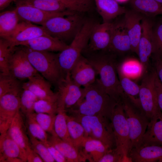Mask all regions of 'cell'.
Masks as SVG:
<instances>
[{
    "mask_svg": "<svg viewBox=\"0 0 162 162\" xmlns=\"http://www.w3.org/2000/svg\"><path fill=\"white\" fill-rule=\"evenodd\" d=\"M129 157L134 162H162V146H141L131 149Z\"/></svg>",
    "mask_w": 162,
    "mask_h": 162,
    "instance_id": "cb8c5ba5",
    "label": "cell"
},
{
    "mask_svg": "<svg viewBox=\"0 0 162 162\" xmlns=\"http://www.w3.org/2000/svg\"><path fill=\"white\" fill-rule=\"evenodd\" d=\"M38 99L31 91L22 88L20 95V111L24 116L34 112V105Z\"/></svg>",
    "mask_w": 162,
    "mask_h": 162,
    "instance_id": "f35d334b",
    "label": "cell"
},
{
    "mask_svg": "<svg viewBox=\"0 0 162 162\" xmlns=\"http://www.w3.org/2000/svg\"><path fill=\"white\" fill-rule=\"evenodd\" d=\"M57 88L58 107L64 109L66 111L76 104L83 93V88L73 81L70 72L66 74Z\"/></svg>",
    "mask_w": 162,
    "mask_h": 162,
    "instance_id": "30bf717a",
    "label": "cell"
},
{
    "mask_svg": "<svg viewBox=\"0 0 162 162\" xmlns=\"http://www.w3.org/2000/svg\"><path fill=\"white\" fill-rule=\"evenodd\" d=\"M155 0L156 1L159 3H162V0Z\"/></svg>",
    "mask_w": 162,
    "mask_h": 162,
    "instance_id": "f5cc1de1",
    "label": "cell"
},
{
    "mask_svg": "<svg viewBox=\"0 0 162 162\" xmlns=\"http://www.w3.org/2000/svg\"><path fill=\"white\" fill-rule=\"evenodd\" d=\"M154 67L157 76L162 84V59L154 61Z\"/></svg>",
    "mask_w": 162,
    "mask_h": 162,
    "instance_id": "681fc988",
    "label": "cell"
},
{
    "mask_svg": "<svg viewBox=\"0 0 162 162\" xmlns=\"http://www.w3.org/2000/svg\"><path fill=\"white\" fill-rule=\"evenodd\" d=\"M117 69L130 78L143 76L142 68L140 62L134 59H128L117 64Z\"/></svg>",
    "mask_w": 162,
    "mask_h": 162,
    "instance_id": "74e56055",
    "label": "cell"
},
{
    "mask_svg": "<svg viewBox=\"0 0 162 162\" xmlns=\"http://www.w3.org/2000/svg\"><path fill=\"white\" fill-rule=\"evenodd\" d=\"M124 156L116 148L109 149L98 162H123Z\"/></svg>",
    "mask_w": 162,
    "mask_h": 162,
    "instance_id": "f6af8a7d",
    "label": "cell"
},
{
    "mask_svg": "<svg viewBox=\"0 0 162 162\" xmlns=\"http://www.w3.org/2000/svg\"><path fill=\"white\" fill-rule=\"evenodd\" d=\"M28 80L27 82L23 83V88L31 91L39 99L58 101L57 92L52 91L51 83L39 73Z\"/></svg>",
    "mask_w": 162,
    "mask_h": 162,
    "instance_id": "ffe728a7",
    "label": "cell"
},
{
    "mask_svg": "<svg viewBox=\"0 0 162 162\" xmlns=\"http://www.w3.org/2000/svg\"><path fill=\"white\" fill-rule=\"evenodd\" d=\"M27 160L28 162H43V160L32 148L27 152Z\"/></svg>",
    "mask_w": 162,
    "mask_h": 162,
    "instance_id": "c3c4849f",
    "label": "cell"
},
{
    "mask_svg": "<svg viewBox=\"0 0 162 162\" xmlns=\"http://www.w3.org/2000/svg\"><path fill=\"white\" fill-rule=\"evenodd\" d=\"M10 75L0 74V97L8 93L20 94L23 83Z\"/></svg>",
    "mask_w": 162,
    "mask_h": 162,
    "instance_id": "e575fe53",
    "label": "cell"
},
{
    "mask_svg": "<svg viewBox=\"0 0 162 162\" xmlns=\"http://www.w3.org/2000/svg\"><path fill=\"white\" fill-rule=\"evenodd\" d=\"M96 23L93 20H85L68 47L58 53L59 64L64 75L70 72L87 46Z\"/></svg>",
    "mask_w": 162,
    "mask_h": 162,
    "instance_id": "5b68a950",
    "label": "cell"
},
{
    "mask_svg": "<svg viewBox=\"0 0 162 162\" xmlns=\"http://www.w3.org/2000/svg\"><path fill=\"white\" fill-rule=\"evenodd\" d=\"M85 21L79 13H75L66 17L51 18L42 26L48 34L66 43L73 40Z\"/></svg>",
    "mask_w": 162,
    "mask_h": 162,
    "instance_id": "52a82bcc",
    "label": "cell"
},
{
    "mask_svg": "<svg viewBox=\"0 0 162 162\" xmlns=\"http://www.w3.org/2000/svg\"><path fill=\"white\" fill-rule=\"evenodd\" d=\"M15 47H13L8 40L0 38V74L3 75H10L9 63Z\"/></svg>",
    "mask_w": 162,
    "mask_h": 162,
    "instance_id": "836d02e7",
    "label": "cell"
},
{
    "mask_svg": "<svg viewBox=\"0 0 162 162\" xmlns=\"http://www.w3.org/2000/svg\"><path fill=\"white\" fill-rule=\"evenodd\" d=\"M28 135L32 148L40 156L44 162H56L43 142L30 135Z\"/></svg>",
    "mask_w": 162,
    "mask_h": 162,
    "instance_id": "7bdbcfd3",
    "label": "cell"
},
{
    "mask_svg": "<svg viewBox=\"0 0 162 162\" xmlns=\"http://www.w3.org/2000/svg\"><path fill=\"white\" fill-rule=\"evenodd\" d=\"M121 101L129 127L131 150L141 146L150 120L143 111L138 99L131 98L124 92Z\"/></svg>",
    "mask_w": 162,
    "mask_h": 162,
    "instance_id": "3957f363",
    "label": "cell"
},
{
    "mask_svg": "<svg viewBox=\"0 0 162 162\" xmlns=\"http://www.w3.org/2000/svg\"><path fill=\"white\" fill-rule=\"evenodd\" d=\"M145 145L162 146V112L150 121L142 139L141 146Z\"/></svg>",
    "mask_w": 162,
    "mask_h": 162,
    "instance_id": "4316f807",
    "label": "cell"
},
{
    "mask_svg": "<svg viewBox=\"0 0 162 162\" xmlns=\"http://www.w3.org/2000/svg\"><path fill=\"white\" fill-rule=\"evenodd\" d=\"M14 10L20 21L33 22L41 26L51 18L67 16L76 13L69 10L62 12H47L26 5L16 6Z\"/></svg>",
    "mask_w": 162,
    "mask_h": 162,
    "instance_id": "5bb4252c",
    "label": "cell"
},
{
    "mask_svg": "<svg viewBox=\"0 0 162 162\" xmlns=\"http://www.w3.org/2000/svg\"><path fill=\"white\" fill-rule=\"evenodd\" d=\"M131 8L143 15L153 18L162 15V3L155 0H130Z\"/></svg>",
    "mask_w": 162,
    "mask_h": 162,
    "instance_id": "f546056e",
    "label": "cell"
},
{
    "mask_svg": "<svg viewBox=\"0 0 162 162\" xmlns=\"http://www.w3.org/2000/svg\"><path fill=\"white\" fill-rule=\"evenodd\" d=\"M154 69L143 76L139 94V101L144 113L150 121L158 117L162 112L158 103L154 80Z\"/></svg>",
    "mask_w": 162,
    "mask_h": 162,
    "instance_id": "9c48e42d",
    "label": "cell"
},
{
    "mask_svg": "<svg viewBox=\"0 0 162 162\" xmlns=\"http://www.w3.org/2000/svg\"><path fill=\"white\" fill-rule=\"evenodd\" d=\"M66 112L64 109L58 108L54 122V130L56 135L59 138L74 146L68 131Z\"/></svg>",
    "mask_w": 162,
    "mask_h": 162,
    "instance_id": "d6a6232c",
    "label": "cell"
},
{
    "mask_svg": "<svg viewBox=\"0 0 162 162\" xmlns=\"http://www.w3.org/2000/svg\"><path fill=\"white\" fill-rule=\"evenodd\" d=\"M48 34L43 26L20 21L16 29L8 39L13 47L42 35ZM7 40V39H6Z\"/></svg>",
    "mask_w": 162,
    "mask_h": 162,
    "instance_id": "44dd1931",
    "label": "cell"
},
{
    "mask_svg": "<svg viewBox=\"0 0 162 162\" xmlns=\"http://www.w3.org/2000/svg\"><path fill=\"white\" fill-rule=\"evenodd\" d=\"M64 5L70 11L79 13L91 11L95 6L94 0H53Z\"/></svg>",
    "mask_w": 162,
    "mask_h": 162,
    "instance_id": "8d00e7d4",
    "label": "cell"
},
{
    "mask_svg": "<svg viewBox=\"0 0 162 162\" xmlns=\"http://www.w3.org/2000/svg\"><path fill=\"white\" fill-rule=\"evenodd\" d=\"M56 162H67L66 158L48 140L44 143Z\"/></svg>",
    "mask_w": 162,
    "mask_h": 162,
    "instance_id": "bcb514c9",
    "label": "cell"
},
{
    "mask_svg": "<svg viewBox=\"0 0 162 162\" xmlns=\"http://www.w3.org/2000/svg\"><path fill=\"white\" fill-rule=\"evenodd\" d=\"M26 154L8 132L0 134V162H27Z\"/></svg>",
    "mask_w": 162,
    "mask_h": 162,
    "instance_id": "e0dca14e",
    "label": "cell"
},
{
    "mask_svg": "<svg viewBox=\"0 0 162 162\" xmlns=\"http://www.w3.org/2000/svg\"><path fill=\"white\" fill-rule=\"evenodd\" d=\"M110 119L114 133L116 148L123 155V162H131L128 156L131 150L129 129L121 100L118 102Z\"/></svg>",
    "mask_w": 162,
    "mask_h": 162,
    "instance_id": "ba28073f",
    "label": "cell"
},
{
    "mask_svg": "<svg viewBox=\"0 0 162 162\" xmlns=\"http://www.w3.org/2000/svg\"><path fill=\"white\" fill-rule=\"evenodd\" d=\"M20 20L14 10L2 12L0 14V38L8 39L12 35Z\"/></svg>",
    "mask_w": 162,
    "mask_h": 162,
    "instance_id": "f1b7e54d",
    "label": "cell"
},
{
    "mask_svg": "<svg viewBox=\"0 0 162 162\" xmlns=\"http://www.w3.org/2000/svg\"><path fill=\"white\" fill-rule=\"evenodd\" d=\"M120 84L123 92L127 95L134 97L139 95L140 86L117 69Z\"/></svg>",
    "mask_w": 162,
    "mask_h": 162,
    "instance_id": "b9f144b4",
    "label": "cell"
},
{
    "mask_svg": "<svg viewBox=\"0 0 162 162\" xmlns=\"http://www.w3.org/2000/svg\"><path fill=\"white\" fill-rule=\"evenodd\" d=\"M20 45L32 50L50 52H60L68 46L64 42L48 34L39 36L22 43Z\"/></svg>",
    "mask_w": 162,
    "mask_h": 162,
    "instance_id": "603a6c76",
    "label": "cell"
},
{
    "mask_svg": "<svg viewBox=\"0 0 162 162\" xmlns=\"http://www.w3.org/2000/svg\"><path fill=\"white\" fill-rule=\"evenodd\" d=\"M154 85L158 98L159 107L162 112V84L160 82L156 73Z\"/></svg>",
    "mask_w": 162,
    "mask_h": 162,
    "instance_id": "7dc6e473",
    "label": "cell"
},
{
    "mask_svg": "<svg viewBox=\"0 0 162 162\" xmlns=\"http://www.w3.org/2000/svg\"><path fill=\"white\" fill-rule=\"evenodd\" d=\"M112 22L96 23L89 41L90 51H108L111 41Z\"/></svg>",
    "mask_w": 162,
    "mask_h": 162,
    "instance_id": "ac0fdd59",
    "label": "cell"
},
{
    "mask_svg": "<svg viewBox=\"0 0 162 162\" xmlns=\"http://www.w3.org/2000/svg\"><path fill=\"white\" fill-rule=\"evenodd\" d=\"M25 125L28 134L43 143L47 142L49 136L31 114L25 116Z\"/></svg>",
    "mask_w": 162,
    "mask_h": 162,
    "instance_id": "ab89813d",
    "label": "cell"
},
{
    "mask_svg": "<svg viewBox=\"0 0 162 162\" xmlns=\"http://www.w3.org/2000/svg\"><path fill=\"white\" fill-rule=\"evenodd\" d=\"M70 73L72 80L80 87L88 86L94 83L97 79L95 70L87 58L82 55Z\"/></svg>",
    "mask_w": 162,
    "mask_h": 162,
    "instance_id": "2e32d148",
    "label": "cell"
},
{
    "mask_svg": "<svg viewBox=\"0 0 162 162\" xmlns=\"http://www.w3.org/2000/svg\"><path fill=\"white\" fill-rule=\"evenodd\" d=\"M131 51L130 38L123 18L112 22L110 44L108 51L124 53Z\"/></svg>",
    "mask_w": 162,
    "mask_h": 162,
    "instance_id": "9a60e30c",
    "label": "cell"
},
{
    "mask_svg": "<svg viewBox=\"0 0 162 162\" xmlns=\"http://www.w3.org/2000/svg\"><path fill=\"white\" fill-rule=\"evenodd\" d=\"M58 109V101L39 99L35 102L34 111L36 113H45L56 115Z\"/></svg>",
    "mask_w": 162,
    "mask_h": 162,
    "instance_id": "ee69618b",
    "label": "cell"
},
{
    "mask_svg": "<svg viewBox=\"0 0 162 162\" xmlns=\"http://www.w3.org/2000/svg\"><path fill=\"white\" fill-rule=\"evenodd\" d=\"M23 46L27 57L33 67L51 84L57 88L65 76L59 64L58 53L34 50Z\"/></svg>",
    "mask_w": 162,
    "mask_h": 162,
    "instance_id": "277c9868",
    "label": "cell"
},
{
    "mask_svg": "<svg viewBox=\"0 0 162 162\" xmlns=\"http://www.w3.org/2000/svg\"><path fill=\"white\" fill-rule=\"evenodd\" d=\"M118 102L106 93L97 78L94 83L84 87L81 98L68 110L73 113L101 116L110 119Z\"/></svg>",
    "mask_w": 162,
    "mask_h": 162,
    "instance_id": "6da1fadb",
    "label": "cell"
},
{
    "mask_svg": "<svg viewBox=\"0 0 162 162\" xmlns=\"http://www.w3.org/2000/svg\"><path fill=\"white\" fill-rule=\"evenodd\" d=\"M152 18L144 16L141 22L142 32L137 55L142 67L143 75L148 72L149 59L152 52V29L154 22Z\"/></svg>",
    "mask_w": 162,
    "mask_h": 162,
    "instance_id": "7c38bea8",
    "label": "cell"
},
{
    "mask_svg": "<svg viewBox=\"0 0 162 162\" xmlns=\"http://www.w3.org/2000/svg\"><path fill=\"white\" fill-rule=\"evenodd\" d=\"M48 141L64 156L67 162H85L87 160L82 151L63 140L56 135L49 136Z\"/></svg>",
    "mask_w": 162,
    "mask_h": 162,
    "instance_id": "d4e9b609",
    "label": "cell"
},
{
    "mask_svg": "<svg viewBox=\"0 0 162 162\" xmlns=\"http://www.w3.org/2000/svg\"><path fill=\"white\" fill-rule=\"evenodd\" d=\"M96 9L103 23H110L118 16L124 14L127 9L120 6L116 0H94Z\"/></svg>",
    "mask_w": 162,
    "mask_h": 162,
    "instance_id": "484cf974",
    "label": "cell"
},
{
    "mask_svg": "<svg viewBox=\"0 0 162 162\" xmlns=\"http://www.w3.org/2000/svg\"><path fill=\"white\" fill-rule=\"evenodd\" d=\"M83 152L87 160L98 162L110 148L101 141L87 136L82 146Z\"/></svg>",
    "mask_w": 162,
    "mask_h": 162,
    "instance_id": "83f0119b",
    "label": "cell"
},
{
    "mask_svg": "<svg viewBox=\"0 0 162 162\" xmlns=\"http://www.w3.org/2000/svg\"><path fill=\"white\" fill-rule=\"evenodd\" d=\"M68 127L70 137L74 146L80 149L87 137L81 124L73 116L66 115Z\"/></svg>",
    "mask_w": 162,
    "mask_h": 162,
    "instance_id": "1f68e13d",
    "label": "cell"
},
{
    "mask_svg": "<svg viewBox=\"0 0 162 162\" xmlns=\"http://www.w3.org/2000/svg\"><path fill=\"white\" fill-rule=\"evenodd\" d=\"M24 120L20 110L14 118L7 132L26 155L32 147Z\"/></svg>",
    "mask_w": 162,
    "mask_h": 162,
    "instance_id": "7402d4cb",
    "label": "cell"
},
{
    "mask_svg": "<svg viewBox=\"0 0 162 162\" xmlns=\"http://www.w3.org/2000/svg\"><path fill=\"white\" fill-rule=\"evenodd\" d=\"M87 58L99 75V78L97 79L104 89L118 102L121 100L124 92L117 76L115 55L104 52Z\"/></svg>",
    "mask_w": 162,
    "mask_h": 162,
    "instance_id": "7a4b0ae2",
    "label": "cell"
},
{
    "mask_svg": "<svg viewBox=\"0 0 162 162\" xmlns=\"http://www.w3.org/2000/svg\"><path fill=\"white\" fill-rule=\"evenodd\" d=\"M8 67L10 75L20 80L28 79L39 73L29 62L24 47H15Z\"/></svg>",
    "mask_w": 162,
    "mask_h": 162,
    "instance_id": "8fae6325",
    "label": "cell"
},
{
    "mask_svg": "<svg viewBox=\"0 0 162 162\" xmlns=\"http://www.w3.org/2000/svg\"><path fill=\"white\" fill-rule=\"evenodd\" d=\"M15 2L16 6L26 5L47 12H62L69 10L62 4L53 0H16Z\"/></svg>",
    "mask_w": 162,
    "mask_h": 162,
    "instance_id": "4dcf8cb0",
    "label": "cell"
},
{
    "mask_svg": "<svg viewBox=\"0 0 162 162\" xmlns=\"http://www.w3.org/2000/svg\"><path fill=\"white\" fill-rule=\"evenodd\" d=\"M20 94L8 93L0 97V134L6 133L20 110Z\"/></svg>",
    "mask_w": 162,
    "mask_h": 162,
    "instance_id": "4fadbf2b",
    "label": "cell"
},
{
    "mask_svg": "<svg viewBox=\"0 0 162 162\" xmlns=\"http://www.w3.org/2000/svg\"><path fill=\"white\" fill-rule=\"evenodd\" d=\"M73 115L72 116L83 126L87 136L101 141L110 149L116 148L114 133L109 118L101 116Z\"/></svg>",
    "mask_w": 162,
    "mask_h": 162,
    "instance_id": "8992f818",
    "label": "cell"
},
{
    "mask_svg": "<svg viewBox=\"0 0 162 162\" xmlns=\"http://www.w3.org/2000/svg\"><path fill=\"white\" fill-rule=\"evenodd\" d=\"M152 52L154 61L162 59V18L154 23L152 34Z\"/></svg>",
    "mask_w": 162,
    "mask_h": 162,
    "instance_id": "d590c367",
    "label": "cell"
},
{
    "mask_svg": "<svg viewBox=\"0 0 162 162\" xmlns=\"http://www.w3.org/2000/svg\"><path fill=\"white\" fill-rule=\"evenodd\" d=\"M118 3H125L130 2V0H116Z\"/></svg>",
    "mask_w": 162,
    "mask_h": 162,
    "instance_id": "816d5d0a",
    "label": "cell"
},
{
    "mask_svg": "<svg viewBox=\"0 0 162 162\" xmlns=\"http://www.w3.org/2000/svg\"><path fill=\"white\" fill-rule=\"evenodd\" d=\"M31 115L45 131L51 135H56L54 130L56 115L35 112Z\"/></svg>",
    "mask_w": 162,
    "mask_h": 162,
    "instance_id": "60d3db41",
    "label": "cell"
},
{
    "mask_svg": "<svg viewBox=\"0 0 162 162\" xmlns=\"http://www.w3.org/2000/svg\"><path fill=\"white\" fill-rule=\"evenodd\" d=\"M16 0H0V10H2L8 7L10 3Z\"/></svg>",
    "mask_w": 162,
    "mask_h": 162,
    "instance_id": "f907efd6",
    "label": "cell"
},
{
    "mask_svg": "<svg viewBox=\"0 0 162 162\" xmlns=\"http://www.w3.org/2000/svg\"><path fill=\"white\" fill-rule=\"evenodd\" d=\"M123 18L130 38L131 51L138 54V47L142 32V21L144 15L132 8L127 10Z\"/></svg>",
    "mask_w": 162,
    "mask_h": 162,
    "instance_id": "d6986e66",
    "label": "cell"
}]
</instances>
